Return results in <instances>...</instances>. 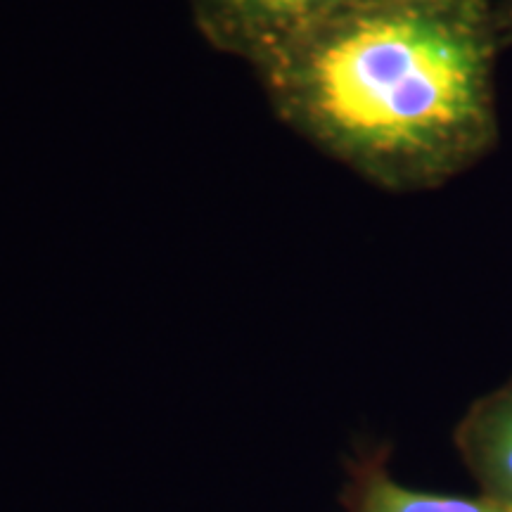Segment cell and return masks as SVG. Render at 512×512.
Masks as SVG:
<instances>
[{
  "instance_id": "5",
  "label": "cell",
  "mask_w": 512,
  "mask_h": 512,
  "mask_svg": "<svg viewBox=\"0 0 512 512\" xmlns=\"http://www.w3.org/2000/svg\"><path fill=\"white\" fill-rule=\"evenodd\" d=\"M498 27H501L503 46L512 48V0H496Z\"/></svg>"
},
{
  "instance_id": "1",
  "label": "cell",
  "mask_w": 512,
  "mask_h": 512,
  "mask_svg": "<svg viewBox=\"0 0 512 512\" xmlns=\"http://www.w3.org/2000/svg\"><path fill=\"white\" fill-rule=\"evenodd\" d=\"M496 0H363L254 67L275 117L375 188L456 181L498 143Z\"/></svg>"
},
{
  "instance_id": "2",
  "label": "cell",
  "mask_w": 512,
  "mask_h": 512,
  "mask_svg": "<svg viewBox=\"0 0 512 512\" xmlns=\"http://www.w3.org/2000/svg\"><path fill=\"white\" fill-rule=\"evenodd\" d=\"M192 24L216 53L249 67L313 24L363 0H185Z\"/></svg>"
},
{
  "instance_id": "4",
  "label": "cell",
  "mask_w": 512,
  "mask_h": 512,
  "mask_svg": "<svg viewBox=\"0 0 512 512\" xmlns=\"http://www.w3.org/2000/svg\"><path fill=\"white\" fill-rule=\"evenodd\" d=\"M344 512H512V503L489 496H444L411 489L389 470L387 448L358 451L342 489Z\"/></svg>"
},
{
  "instance_id": "3",
  "label": "cell",
  "mask_w": 512,
  "mask_h": 512,
  "mask_svg": "<svg viewBox=\"0 0 512 512\" xmlns=\"http://www.w3.org/2000/svg\"><path fill=\"white\" fill-rule=\"evenodd\" d=\"M453 444L479 494L512 503V375L470 403Z\"/></svg>"
}]
</instances>
